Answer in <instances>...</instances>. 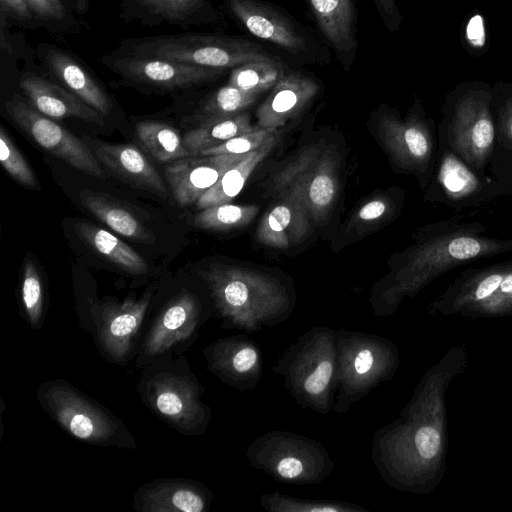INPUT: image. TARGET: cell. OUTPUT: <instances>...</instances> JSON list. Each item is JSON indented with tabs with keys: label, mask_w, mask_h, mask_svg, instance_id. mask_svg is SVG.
I'll use <instances>...</instances> for the list:
<instances>
[{
	"label": "cell",
	"mask_w": 512,
	"mask_h": 512,
	"mask_svg": "<svg viewBox=\"0 0 512 512\" xmlns=\"http://www.w3.org/2000/svg\"><path fill=\"white\" fill-rule=\"evenodd\" d=\"M479 221L456 218L426 227L417 243L403 257L396 274L399 290H415L462 264L512 252V238L485 236Z\"/></svg>",
	"instance_id": "obj_1"
},
{
	"label": "cell",
	"mask_w": 512,
	"mask_h": 512,
	"mask_svg": "<svg viewBox=\"0 0 512 512\" xmlns=\"http://www.w3.org/2000/svg\"><path fill=\"white\" fill-rule=\"evenodd\" d=\"M142 403L182 435L203 433L208 420L202 388L183 354L160 356L141 369L136 387Z\"/></svg>",
	"instance_id": "obj_2"
},
{
	"label": "cell",
	"mask_w": 512,
	"mask_h": 512,
	"mask_svg": "<svg viewBox=\"0 0 512 512\" xmlns=\"http://www.w3.org/2000/svg\"><path fill=\"white\" fill-rule=\"evenodd\" d=\"M36 397L43 411L75 439L96 446L136 448L134 437L119 418L68 381H45Z\"/></svg>",
	"instance_id": "obj_3"
},
{
	"label": "cell",
	"mask_w": 512,
	"mask_h": 512,
	"mask_svg": "<svg viewBox=\"0 0 512 512\" xmlns=\"http://www.w3.org/2000/svg\"><path fill=\"white\" fill-rule=\"evenodd\" d=\"M127 53L197 66L228 69L272 55L245 38L202 33H184L126 39Z\"/></svg>",
	"instance_id": "obj_4"
},
{
	"label": "cell",
	"mask_w": 512,
	"mask_h": 512,
	"mask_svg": "<svg viewBox=\"0 0 512 512\" xmlns=\"http://www.w3.org/2000/svg\"><path fill=\"white\" fill-rule=\"evenodd\" d=\"M230 15L254 37L270 42L301 63L325 65L323 42L283 9L263 0H225Z\"/></svg>",
	"instance_id": "obj_5"
},
{
	"label": "cell",
	"mask_w": 512,
	"mask_h": 512,
	"mask_svg": "<svg viewBox=\"0 0 512 512\" xmlns=\"http://www.w3.org/2000/svg\"><path fill=\"white\" fill-rule=\"evenodd\" d=\"M156 288L152 285L140 297L129 296L122 302L103 300L91 304L92 324L88 329L109 362L126 366L135 357Z\"/></svg>",
	"instance_id": "obj_6"
},
{
	"label": "cell",
	"mask_w": 512,
	"mask_h": 512,
	"mask_svg": "<svg viewBox=\"0 0 512 512\" xmlns=\"http://www.w3.org/2000/svg\"><path fill=\"white\" fill-rule=\"evenodd\" d=\"M279 193L290 190L304 202L311 219L323 223L338 192L337 160L330 148L312 144L281 169L272 179Z\"/></svg>",
	"instance_id": "obj_7"
},
{
	"label": "cell",
	"mask_w": 512,
	"mask_h": 512,
	"mask_svg": "<svg viewBox=\"0 0 512 512\" xmlns=\"http://www.w3.org/2000/svg\"><path fill=\"white\" fill-rule=\"evenodd\" d=\"M495 142V118L488 101L469 99L446 110L438 145L449 148L477 173L486 175Z\"/></svg>",
	"instance_id": "obj_8"
},
{
	"label": "cell",
	"mask_w": 512,
	"mask_h": 512,
	"mask_svg": "<svg viewBox=\"0 0 512 512\" xmlns=\"http://www.w3.org/2000/svg\"><path fill=\"white\" fill-rule=\"evenodd\" d=\"M201 312L198 297L186 288L168 298L141 335L135 367L142 369L167 354H182L196 335Z\"/></svg>",
	"instance_id": "obj_9"
},
{
	"label": "cell",
	"mask_w": 512,
	"mask_h": 512,
	"mask_svg": "<svg viewBox=\"0 0 512 512\" xmlns=\"http://www.w3.org/2000/svg\"><path fill=\"white\" fill-rule=\"evenodd\" d=\"M427 197L452 209L478 207L504 195L505 185L481 175L449 148L439 146Z\"/></svg>",
	"instance_id": "obj_10"
},
{
	"label": "cell",
	"mask_w": 512,
	"mask_h": 512,
	"mask_svg": "<svg viewBox=\"0 0 512 512\" xmlns=\"http://www.w3.org/2000/svg\"><path fill=\"white\" fill-rule=\"evenodd\" d=\"M5 109L13 122L43 149L81 172L106 178L99 160L79 138L38 112L19 94L6 101Z\"/></svg>",
	"instance_id": "obj_11"
},
{
	"label": "cell",
	"mask_w": 512,
	"mask_h": 512,
	"mask_svg": "<svg viewBox=\"0 0 512 512\" xmlns=\"http://www.w3.org/2000/svg\"><path fill=\"white\" fill-rule=\"evenodd\" d=\"M378 132L394 162L427 185L433 176L438 150L430 121L416 114L404 121L388 114L380 118Z\"/></svg>",
	"instance_id": "obj_12"
},
{
	"label": "cell",
	"mask_w": 512,
	"mask_h": 512,
	"mask_svg": "<svg viewBox=\"0 0 512 512\" xmlns=\"http://www.w3.org/2000/svg\"><path fill=\"white\" fill-rule=\"evenodd\" d=\"M105 63L127 81L160 90L191 88L212 82L226 69L197 66L135 54L106 57Z\"/></svg>",
	"instance_id": "obj_13"
},
{
	"label": "cell",
	"mask_w": 512,
	"mask_h": 512,
	"mask_svg": "<svg viewBox=\"0 0 512 512\" xmlns=\"http://www.w3.org/2000/svg\"><path fill=\"white\" fill-rule=\"evenodd\" d=\"M213 297L225 313H236L249 303L280 298L278 285L269 277L240 267L213 264L201 272Z\"/></svg>",
	"instance_id": "obj_14"
},
{
	"label": "cell",
	"mask_w": 512,
	"mask_h": 512,
	"mask_svg": "<svg viewBox=\"0 0 512 512\" xmlns=\"http://www.w3.org/2000/svg\"><path fill=\"white\" fill-rule=\"evenodd\" d=\"M326 45L345 72L352 68L358 50L356 0H305Z\"/></svg>",
	"instance_id": "obj_15"
},
{
	"label": "cell",
	"mask_w": 512,
	"mask_h": 512,
	"mask_svg": "<svg viewBox=\"0 0 512 512\" xmlns=\"http://www.w3.org/2000/svg\"><path fill=\"white\" fill-rule=\"evenodd\" d=\"M245 155H192L168 163L165 176L174 199L181 206L196 203L228 168Z\"/></svg>",
	"instance_id": "obj_16"
},
{
	"label": "cell",
	"mask_w": 512,
	"mask_h": 512,
	"mask_svg": "<svg viewBox=\"0 0 512 512\" xmlns=\"http://www.w3.org/2000/svg\"><path fill=\"white\" fill-rule=\"evenodd\" d=\"M318 92L319 84L313 77L287 69L256 110V127L279 129L299 116Z\"/></svg>",
	"instance_id": "obj_17"
},
{
	"label": "cell",
	"mask_w": 512,
	"mask_h": 512,
	"mask_svg": "<svg viewBox=\"0 0 512 512\" xmlns=\"http://www.w3.org/2000/svg\"><path fill=\"white\" fill-rule=\"evenodd\" d=\"M208 497L205 487L187 478H158L141 485L132 508L137 512H203Z\"/></svg>",
	"instance_id": "obj_18"
},
{
	"label": "cell",
	"mask_w": 512,
	"mask_h": 512,
	"mask_svg": "<svg viewBox=\"0 0 512 512\" xmlns=\"http://www.w3.org/2000/svg\"><path fill=\"white\" fill-rule=\"evenodd\" d=\"M310 215L301 198L290 190L278 193V201L263 216L256 238L279 249L300 244L310 232Z\"/></svg>",
	"instance_id": "obj_19"
},
{
	"label": "cell",
	"mask_w": 512,
	"mask_h": 512,
	"mask_svg": "<svg viewBox=\"0 0 512 512\" xmlns=\"http://www.w3.org/2000/svg\"><path fill=\"white\" fill-rule=\"evenodd\" d=\"M19 87L27 102L38 112L51 119L77 118L95 124H103V115L84 103L77 96L58 84L36 74L26 73Z\"/></svg>",
	"instance_id": "obj_20"
},
{
	"label": "cell",
	"mask_w": 512,
	"mask_h": 512,
	"mask_svg": "<svg viewBox=\"0 0 512 512\" xmlns=\"http://www.w3.org/2000/svg\"><path fill=\"white\" fill-rule=\"evenodd\" d=\"M95 153L104 167L131 185L158 195L167 192L160 174L137 147L129 144L100 143Z\"/></svg>",
	"instance_id": "obj_21"
},
{
	"label": "cell",
	"mask_w": 512,
	"mask_h": 512,
	"mask_svg": "<svg viewBox=\"0 0 512 512\" xmlns=\"http://www.w3.org/2000/svg\"><path fill=\"white\" fill-rule=\"evenodd\" d=\"M43 59L49 72L84 103L107 115L111 109L108 95L86 68L67 52L48 46Z\"/></svg>",
	"instance_id": "obj_22"
},
{
	"label": "cell",
	"mask_w": 512,
	"mask_h": 512,
	"mask_svg": "<svg viewBox=\"0 0 512 512\" xmlns=\"http://www.w3.org/2000/svg\"><path fill=\"white\" fill-rule=\"evenodd\" d=\"M128 15L144 22L174 25L217 23L221 15L210 0H124Z\"/></svg>",
	"instance_id": "obj_23"
},
{
	"label": "cell",
	"mask_w": 512,
	"mask_h": 512,
	"mask_svg": "<svg viewBox=\"0 0 512 512\" xmlns=\"http://www.w3.org/2000/svg\"><path fill=\"white\" fill-rule=\"evenodd\" d=\"M280 139V131L272 135L259 149L245 155L228 168L218 181L195 203L198 209L229 203L244 187L258 164L270 154Z\"/></svg>",
	"instance_id": "obj_24"
},
{
	"label": "cell",
	"mask_w": 512,
	"mask_h": 512,
	"mask_svg": "<svg viewBox=\"0 0 512 512\" xmlns=\"http://www.w3.org/2000/svg\"><path fill=\"white\" fill-rule=\"evenodd\" d=\"M74 229L93 250L120 269L134 275L148 272L146 261L108 231L87 222H76Z\"/></svg>",
	"instance_id": "obj_25"
},
{
	"label": "cell",
	"mask_w": 512,
	"mask_h": 512,
	"mask_svg": "<svg viewBox=\"0 0 512 512\" xmlns=\"http://www.w3.org/2000/svg\"><path fill=\"white\" fill-rule=\"evenodd\" d=\"M79 197L88 210L115 232L141 242H151L154 239L153 233L115 200L88 190L82 191Z\"/></svg>",
	"instance_id": "obj_26"
},
{
	"label": "cell",
	"mask_w": 512,
	"mask_h": 512,
	"mask_svg": "<svg viewBox=\"0 0 512 512\" xmlns=\"http://www.w3.org/2000/svg\"><path fill=\"white\" fill-rule=\"evenodd\" d=\"M254 129L248 114L242 112L233 116L203 120L198 127L188 131L183 140L189 152L198 155L205 149Z\"/></svg>",
	"instance_id": "obj_27"
},
{
	"label": "cell",
	"mask_w": 512,
	"mask_h": 512,
	"mask_svg": "<svg viewBox=\"0 0 512 512\" xmlns=\"http://www.w3.org/2000/svg\"><path fill=\"white\" fill-rule=\"evenodd\" d=\"M136 136L141 147L159 162L171 163L192 156L179 132L167 123L140 122L136 126Z\"/></svg>",
	"instance_id": "obj_28"
},
{
	"label": "cell",
	"mask_w": 512,
	"mask_h": 512,
	"mask_svg": "<svg viewBox=\"0 0 512 512\" xmlns=\"http://www.w3.org/2000/svg\"><path fill=\"white\" fill-rule=\"evenodd\" d=\"M287 69L288 67L281 60L273 56L249 61L232 68L228 84L243 91L261 95L271 90Z\"/></svg>",
	"instance_id": "obj_29"
},
{
	"label": "cell",
	"mask_w": 512,
	"mask_h": 512,
	"mask_svg": "<svg viewBox=\"0 0 512 512\" xmlns=\"http://www.w3.org/2000/svg\"><path fill=\"white\" fill-rule=\"evenodd\" d=\"M257 213L256 205L219 204L196 214L194 225L204 230L226 231L246 226Z\"/></svg>",
	"instance_id": "obj_30"
},
{
	"label": "cell",
	"mask_w": 512,
	"mask_h": 512,
	"mask_svg": "<svg viewBox=\"0 0 512 512\" xmlns=\"http://www.w3.org/2000/svg\"><path fill=\"white\" fill-rule=\"evenodd\" d=\"M259 96L227 83L205 101L199 110V117L203 121L242 113L254 104Z\"/></svg>",
	"instance_id": "obj_31"
},
{
	"label": "cell",
	"mask_w": 512,
	"mask_h": 512,
	"mask_svg": "<svg viewBox=\"0 0 512 512\" xmlns=\"http://www.w3.org/2000/svg\"><path fill=\"white\" fill-rule=\"evenodd\" d=\"M20 295L26 321L32 329H40L44 320V288L41 275L31 259L24 264Z\"/></svg>",
	"instance_id": "obj_32"
},
{
	"label": "cell",
	"mask_w": 512,
	"mask_h": 512,
	"mask_svg": "<svg viewBox=\"0 0 512 512\" xmlns=\"http://www.w3.org/2000/svg\"><path fill=\"white\" fill-rule=\"evenodd\" d=\"M0 161L15 181L30 189L39 188L33 170L3 128H0Z\"/></svg>",
	"instance_id": "obj_33"
},
{
	"label": "cell",
	"mask_w": 512,
	"mask_h": 512,
	"mask_svg": "<svg viewBox=\"0 0 512 512\" xmlns=\"http://www.w3.org/2000/svg\"><path fill=\"white\" fill-rule=\"evenodd\" d=\"M278 129L258 128L235 136L226 142L201 151L198 155L214 156L221 154L242 155L259 149Z\"/></svg>",
	"instance_id": "obj_34"
},
{
	"label": "cell",
	"mask_w": 512,
	"mask_h": 512,
	"mask_svg": "<svg viewBox=\"0 0 512 512\" xmlns=\"http://www.w3.org/2000/svg\"><path fill=\"white\" fill-rule=\"evenodd\" d=\"M32 13L43 21H60L66 16L62 0H25Z\"/></svg>",
	"instance_id": "obj_35"
},
{
	"label": "cell",
	"mask_w": 512,
	"mask_h": 512,
	"mask_svg": "<svg viewBox=\"0 0 512 512\" xmlns=\"http://www.w3.org/2000/svg\"><path fill=\"white\" fill-rule=\"evenodd\" d=\"M415 445L422 458L431 459L439 450L440 435L433 427H422L415 435Z\"/></svg>",
	"instance_id": "obj_36"
},
{
	"label": "cell",
	"mask_w": 512,
	"mask_h": 512,
	"mask_svg": "<svg viewBox=\"0 0 512 512\" xmlns=\"http://www.w3.org/2000/svg\"><path fill=\"white\" fill-rule=\"evenodd\" d=\"M392 204L386 198H376L364 204L358 211L356 220L365 224L380 220L391 210Z\"/></svg>",
	"instance_id": "obj_37"
},
{
	"label": "cell",
	"mask_w": 512,
	"mask_h": 512,
	"mask_svg": "<svg viewBox=\"0 0 512 512\" xmlns=\"http://www.w3.org/2000/svg\"><path fill=\"white\" fill-rule=\"evenodd\" d=\"M332 365L329 361L321 362L317 369L306 378L305 390L310 394L322 392L330 381Z\"/></svg>",
	"instance_id": "obj_38"
},
{
	"label": "cell",
	"mask_w": 512,
	"mask_h": 512,
	"mask_svg": "<svg viewBox=\"0 0 512 512\" xmlns=\"http://www.w3.org/2000/svg\"><path fill=\"white\" fill-rule=\"evenodd\" d=\"M1 13L17 20L26 21L32 17V11L25 0H0Z\"/></svg>",
	"instance_id": "obj_39"
},
{
	"label": "cell",
	"mask_w": 512,
	"mask_h": 512,
	"mask_svg": "<svg viewBox=\"0 0 512 512\" xmlns=\"http://www.w3.org/2000/svg\"><path fill=\"white\" fill-rule=\"evenodd\" d=\"M377 12L383 23L390 30H394L399 22V15L394 0H373Z\"/></svg>",
	"instance_id": "obj_40"
},
{
	"label": "cell",
	"mask_w": 512,
	"mask_h": 512,
	"mask_svg": "<svg viewBox=\"0 0 512 512\" xmlns=\"http://www.w3.org/2000/svg\"><path fill=\"white\" fill-rule=\"evenodd\" d=\"M466 36L471 45L482 47L486 41L484 22L481 15L473 16L466 27Z\"/></svg>",
	"instance_id": "obj_41"
},
{
	"label": "cell",
	"mask_w": 512,
	"mask_h": 512,
	"mask_svg": "<svg viewBox=\"0 0 512 512\" xmlns=\"http://www.w3.org/2000/svg\"><path fill=\"white\" fill-rule=\"evenodd\" d=\"M257 353L252 348L239 350L232 358L231 363L234 370L243 373L248 371L256 362Z\"/></svg>",
	"instance_id": "obj_42"
},
{
	"label": "cell",
	"mask_w": 512,
	"mask_h": 512,
	"mask_svg": "<svg viewBox=\"0 0 512 512\" xmlns=\"http://www.w3.org/2000/svg\"><path fill=\"white\" fill-rule=\"evenodd\" d=\"M277 470L283 478L293 479L302 472V463L296 458H285L280 461Z\"/></svg>",
	"instance_id": "obj_43"
},
{
	"label": "cell",
	"mask_w": 512,
	"mask_h": 512,
	"mask_svg": "<svg viewBox=\"0 0 512 512\" xmlns=\"http://www.w3.org/2000/svg\"><path fill=\"white\" fill-rule=\"evenodd\" d=\"M372 363L373 356L368 350H364L357 355L354 367L358 374H364L370 370Z\"/></svg>",
	"instance_id": "obj_44"
},
{
	"label": "cell",
	"mask_w": 512,
	"mask_h": 512,
	"mask_svg": "<svg viewBox=\"0 0 512 512\" xmlns=\"http://www.w3.org/2000/svg\"><path fill=\"white\" fill-rule=\"evenodd\" d=\"M89 8V0H76V10L79 14H84Z\"/></svg>",
	"instance_id": "obj_45"
},
{
	"label": "cell",
	"mask_w": 512,
	"mask_h": 512,
	"mask_svg": "<svg viewBox=\"0 0 512 512\" xmlns=\"http://www.w3.org/2000/svg\"><path fill=\"white\" fill-rule=\"evenodd\" d=\"M504 195H512V182L505 185Z\"/></svg>",
	"instance_id": "obj_46"
}]
</instances>
